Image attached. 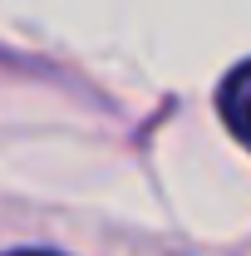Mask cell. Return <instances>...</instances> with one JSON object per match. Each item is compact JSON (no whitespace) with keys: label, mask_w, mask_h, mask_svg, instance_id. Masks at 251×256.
Returning a JSON list of instances; mask_svg holds the SVG:
<instances>
[{"label":"cell","mask_w":251,"mask_h":256,"mask_svg":"<svg viewBox=\"0 0 251 256\" xmlns=\"http://www.w3.org/2000/svg\"><path fill=\"white\" fill-rule=\"evenodd\" d=\"M10 256H54V252H10Z\"/></svg>","instance_id":"cell-2"},{"label":"cell","mask_w":251,"mask_h":256,"mask_svg":"<svg viewBox=\"0 0 251 256\" xmlns=\"http://www.w3.org/2000/svg\"><path fill=\"white\" fill-rule=\"evenodd\" d=\"M217 114H222V124H226V133H232L236 143H246V148H251V60L236 64V69L222 79Z\"/></svg>","instance_id":"cell-1"}]
</instances>
